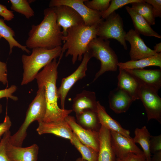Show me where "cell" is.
Wrapping results in <instances>:
<instances>
[{"mask_svg":"<svg viewBox=\"0 0 161 161\" xmlns=\"http://www.w3.org/2000/svg\"><path fill=\"white\" fill-rule=\"evenodd\" d=\"M77 122L86 129L99 131L101 125L96 112L90 109L84 110L76 117Z\"/></svg>","mask_w":161,"mask_h":161,"instance_id":"24","label":"cell"},{"mask_svg":"<svg viewBox=\"0 0 161 161\" xmlns=\"http://www.w3.org/2000/svg\"><path fill=\"white\" fill-rule=\"evenodd\" d=\"M11 125L12 123L9 117L6 115L3 122L0 123V138L9 130Z\"/></svg>","mask_w":161,"mask_h":161,"instance_id":"39","label":"cell"},{"mask_svg":"<svg viewBox=\"0 0 161 161\" xmlns=\"http://www.w3.org/2000/svg\"><path fill=\"white\" fill-rule=\"evenodd\" d=\"M70 141L80 153L82 158L86 161H97L98 152L82 143L74 133Z\"/></svg>","mask_w":161,"mask_h":161,"instance_id":"27","label":"cell"},{"mask_svg":"<svg viewBox=\"0 0 161 161\" xmlns=\"http://www.w3.org/2000/svg\"><path fill=\"white\" fill-rule=\"evenodd\" d=\"M0 35L4 38L9 44V55L11 54L12 49L15 47L20 48L28 54L31 53L26 46L21 45L14 38L15 36V32L10 27L5 23L4 20L1 18H0Z\"/></svg>","mask_w":161,"mask_h":161,"instance_id":"26","label":"cell"},{"mask_svg":"<svg viewBox=\"0 0 161 161\" xmlns=\"http://www.w3.org/2000/svg\"><path fill=\"white\" fill-rule=\"evenodd\" d=\"M119 67L124 69H143L145 67L156 66L161 68V53L137 60L128 61L125 62H118Z\"/></svg>","mask_w":161,"mask_h":161,"instance_id":"23","label":"cell"},{"mask_svg":"<svg viewBox=\"0 0 161 161\" xmlns=\"http://www.w3.org/2000/svg\"><path fill=\"white\" fill-rule=\"evenodd\" d=\"M17 89V86L15 85H12L8 88L0 90V99L4 97H7L14 101L18 100V98L17 96L12 95Z\"/></svg>","mask_w":161,"mask_h":161,"instance_id":"35","label":"cell"},{"mask_svg":"<svg viewBox=\"0 0 161 161\" xmlns=\"http://www.w3.org/2000/svg\"><path fill=\"white\" fill-rule=\"evenodd\" d=\"M44 15L40 23L32 25L29 32L25 46L29 48L51 49L62 45L63 34L61 27L57 23L53 8L45 9Z\"/></svg>","mask_w":161,"mask_h":161,"instance_id":"2","label":"cell"},{"mask_svg":"<svg viewBox=\"0 0 161 161\" xmlns=\"http://www.w3.org/2000/svg\"><path fill=\"white\" fill-rule=\"evenodd\" d=\"M86 0H52L49 7L64 5L69 6L75 10L81 17L84 25L92 26L99 24L104 19L102 18V12L90 9L84 4Z\"/></svg>","mask_w":161,"mask_h":161,"instance_id":"8","label":"cell"},{"mask_svg":"<svg viewBox=\"0 0 161 161\" xmlns=\"http://www.w3.org/2000/svg\"><path fill=\"white\" fill-rule=\"evenodd\" d=\"M110 43L109 40H103L97 37L88 45L87 52L92 57L99 60L101 63L100 69L95 74L93 82L106 72H114L117 70L119 62L118 58L110 47Z\"/></svg>","mask_w":161,"mask_h":161,"instance_id":"5","label":"cell"},{"mask_svg":"<svg viewBox=\"0 0 161 161\" xmlns=\"http://www.w3.org/2000/svg\"><path fill=\"white\" fill-rule=\"evenodd\" d=\"M72 132L83 144L98 152L99 131L86 129L77 123L74 117L68 115L65 119Z\"/></svg>","mask_w":161,"mask_h":161,"instance_id":"12","label":"cell"},{"mask_svg":"<svg viewBox=\"0 0 161 161\" xmlns=\"http://www.w3.org/2000/svg\"><path fill=\"white\" fill-rule=\"evenodd\" d=\"M99 24L86 26L84 24L71 27L68 29L66 34L63 36L64 44L62 47V55L67 50L65 56H72V62L74 64L77 60L81 61L83 55L87 51L90 42L97 37Z\"/></svg>","mask_w":161,"mask_h":161,"instance_id":"3","label":"cell"},{"mask_svg":"<svg viewBox=\"0 0 161 161\" xmlns=\"http://www.w3.org/2000/svg\"><path fill=\"white\" fill-rule=\"evenodd\" d=\"M112 149L116 158L121 157L130 153L142 154L143 152L135 144L132 138L126 137L122 134L110 131Z\"/></svg>","mask_w":161,"mask_h":161,"instance_id":"13","label":"cell"},{"mask_svg":"<svg viewBox=\"0 0 161 161\" xmlns=\"http://www.w3.org/2000/svg\"><path fill=\"white\" fill-rule=\"evenodd\" d=\"M92 58L89 53L86 52L84 54L82 61L77 69L71 75L62 79L61 85L57 91L58 98L61 100V109H65V100L70 89L77 81L86 76L88 63Z\"/></svg>","mask_w":161,"mask_h":161,"instance_id":"9","label":"cell"},{"mask_svg":"<svg viewBox=\"0 0 161 161\" xmlns=\"http://www.w3.org/2000/svg\"><path fill=\"white\" fill-rule=\"evenodd\" d=\"M62 47L51 49L42 48L32 49L30 55L23 54L21 60L23 72L21 84L24 85L32 81L35 78L39 71L53 59L59 57L62 58Z\"/></svg>","mask_w":161,"mask_h":161,"instance_id":"4","label":"cell"},{"mask_svg":"<svg viewBox=\"0 0 161 161\" xmlns=\"http://www.w3.org/2000/svg\"><path fill=\"white\" fill-rule=\"evenodd\" d=\"M145 2L151 4L152 7L155 18L161 17V0H144Z\"/></svg>","mask_w":161,"mask_h":161,"instance_id":"36","label":"cell"},{"mask_svg":"<svg viewBox=\"0 0 161 161\" xmlns=\"http://www.w3.org/2000/svg\"><path fill=\"white\" fill-rule=\"evenodd\" d=\"M125 8L131 17L136 31L145 36L161 38V35L153 30L145 19L131 7L126 6Z\"/></svg>","mask_w":161,"mask_h":161,"instance_id":"22","label":"cell"},{"mask_svg":"<svg viewBox=\"0 0 161 161\" xmlns=\"http://www.w3.org/2000/svg\"><path fill=\"white\" fill-rule=\"evenodd\" d=\"M97 105L95 92L84 90L77 94L73 98L72 110L75 112L77 117L86 109L97 112Z\"/></svg>","mask_w":161,"mask_h":161,"instance_id":"18","label":"cell"},{"mask_svg":"<svg viewBox=\"0 0 161 161\" xmlns=\"http://www.w3.org/2000/svg\"><path fill=\"white\" fill-rule=\"evenodd\" d=\"M99 137V148L97 161H115L116 157L111 146L110 131L101 126Z\"/></svg>","mask_w":161,"mask_h":161,"instance_id":"19","label":"cell"},{"mask_svg":"<svg viewBox=\"0 0 161 161\" xmlns=\"http://www.w3.org/2000/svg\"><path fill=\"white\" fill-rule=\"evenodd\" d=\"M11 9L29 19L34 16V12L27 0H10Z\"/></svg>","mask_w":161,"mask_h":161,"instance_id":"29","label":"cell"},{"mask_svg":"<svg viewBox=\"0 0 161 161\" xmlns=\"http://www.w3.org/2000/svg\"><path fill=\"white\" fill-rule=\"evenodd\" d=\"M134 133L135 137L133 138L134 142L139 143L142 147L146 161H151V157L149 144L151 135L150 133L145 126L141 129L136 128Z\"/></svg>","mask_w":161,"mask_h":161,"instance_id":"25","label":"cell"},{"mask_svg":"<svg viewBox=\"0 0 161 161\" xmlns=\"http://www.w3.org/2000/svg\"><path fill=\"white\" fill-rule=\"evenodd\" d=\"M99 24L97 36L105 40L114 39L118 41L126 50L125 40L126 32L123 28L122 19L114 11Z\"/></svg>","mask_w":161,"mask_h":161,"instance_id":"6","label":"cell"},{"mask_svg":"<svg viewBox=\"0 0 161 161\" xmlns=\"http://www.w3.org/2000/svg\"><path fill=\"white\" fill-rule=\"evenodd\" d=\"M126 70L141 83L158 91L161 87V69H134Z\"/></svg>","mask_w":161,"mask_h":161,"instance_id":"17","label":"cell"},{"mask_svg":"<svg viewBox=\"0 0 161 161\" xmlns=\"http://www.w3.org/2000/svg\"><path fill=\"white\" fill-rule=\"evenodd\" d=\"M9 130L6 132L3 135V138L0 142V161H11L6 152V146L7 143L11 136Z\"/></svg>","mask_w":161,"mask_h":161,"instance_id":"32","label":"cell"},{"mask_svg":"<svg viewBox=\"0 0 161 161\" xmlns=\"http://www.w3.org/2000/svg\"><path fill=\"white\" fill-rule=\"evenodd\" d=\"M52 8L57 23L63 29V36L66 35L67 30L69 28L84 24L81 17L71 7L62 5Z\"/></svg>","mask_w":161,"mask_h":161,"instance_id":"10","label":"cell"},{"mask_svg":"<svg viewBox=\"0 0 161 161\" xmlns=\"http://www.w3.org/2000/svg\"><path fill=\"white\" fill-rule=\"evenodd\" d=\"M7 65L6 63L0 61V82L4 85L8 83Z\"/></svg>","mask_w":161,"mask_h":161,"instance_id":"38","label":"cell"},{"mask_svg":"<svg viewBox=\"0 0 161 161\" xmlns=\"http://www.w3.org/2000/svg\"><path fill=\"white\" fill-rule=\"evenodd\" d=\"M115 161H146L144 154L129 153L123 157L116 158Z\"/></svg>","mask_w":161,"mask_h":161,"instance_id":"34","label":"cell"},{"mask_svg":"<svg viewBox=\"0 0 161 161\" xmlns=\"http://www.w3.org/2000/svg\"><path fill=\"white\" fill-rule=\"evenodd\" d=\"M0 16L4 18V20L7 21L12 20L14 17L13 11L9 10L5 6L0 3Z\"/></svg>","mask_w":161,"mask_h":161,"instance_id":"37","label":"cell"},{"mask_svg":"<svg viewBox=\"0 0 161 161\" xmlns=\"http://www.w3.org/2000/svg\"><path fill=\"white\" fill-rule=\"evenodd\" d=\"M110 108L116 113L126 112L136 99L123 90L117 87L109 96Z\"/></svg>","mask_w":161,"mask_h":161,"instance_id":"15","label":"cell"},{"mask_svg":"<svg viewBox=\"0 0 161 161\" xmlns=\"http://www.w3.org/2000/svg\"><path fill=\"white\" fill-rule=\"evenodd\" d=\"M2 38V37L0 35V40Z\"/></svg>","mask_w":161,"mask_h":161,"instance_id":"44","label":"cell"},{"mask_svg":"<svg viewBox=\"0 0 161 161\" xmlns=\"http://www.w3.org/2000/svg\"><path fill=\"white\" fill-rule=\"evenodd\" d=\"M117 87L126 92L136 100L139 99L138 92L140 83L126 70L119 67Z\"/></svg>","mask_w":161,"mask_h":161,"instance_id":"20","label":"cell"},{"mask_svg":"<svg viewBox=\"0 0 161 161\" xmlns=\"http://www.w3.org/2000/svg\"><path fill=\"white\" fill-rule=\"evenodd\" d=\"M56 59L45 66L38 73L35 79L38 85L45 87L47 108L42 122L48 123L64 120L72 111V109H63L58 105V98L56 82L58 78L57 69L60 62ZM42 122V121H41Z\"/></svg>","mask_w":161,"mask_h":161,"instance_id":"1","label":"cell"},{"mask_svg":"<svg viewBox=\"0 0 161 161\" xmlns=\"http://www.w3.org/2000/svg\"><path fill=\"white\" fill-rule=\"evenodd\" d=\"M140 83L138 96L145 108L147 121L154 119L161 124V98L158 95V91Z\"/></svg>","mask_w":161,"mask_h":161,"instance_id":"7","label":"cell"},{"mask_svg":"<svg viewBox=\"0 0 161 161\" xmlns=\"http://www.w3.org/2000/svg\"><path fill=\"white\" fill-rule=\"evenodd\" d=\"M131 7L138 13L143 17L150 25L155 24L154 17L152 6L145 2L132 3Z\"/></svg>","mask_w":161,"mask_h":161,"instance_id":"28","label":"cell"},{"mask_svg":"<svg viewBox=\"0 0 161 161\" xmlns=\"http://www.w3.org/2000/svg\"><path fill=\"white\" fill-rule=\"evenodd\" d=\"M38 149L35 144L27 147L13 145L9 139L6 146L7 154L11 161H37Z\"/></svg>","mask_w":161,"mask_h":161,"instance_id":"14","label":"cell"},{"mask_svg":"<svg viewBox=\"0 0 161 161\" xmlns=\"http://www.w3.org/2000/svg\"><path fill=\"white\" fill-rule=\"evenodd\" d=\"M110 2V0H86L84 4L91 10L103 12L108 8Z\"/></svg>","mask_w":161,"mask_h":161,"instance_id":"31","label":"cell"},{"mask_svg":"<svg viewBox=\"0 0 161 161\" xmlns=\"http://www.w3.org/2000/svg\"><path fill=\"white\" fill-rule=\"evenodd\" d=\"M75 161H86L85 160L83 159L82 157H79L77 158Z\"/></svg>","mask_w":161,"mask_h":161,"instance_id":"42","label":"cell"},{"mask_svg":"<svg viewBox=\"0 0 161 161\" xmlns=\"http://www.w3.org/2000/svg\"><path fill=\"white\" fill-rule=\"evenodd\" d=\"M151 161H161V151L154 154Z\"/></svg>","mask_w":161,"mask_h":161,"instance_id":"40","label":"cell"},{"mask_svg":"<svg viewBox=\"0 0 161 161\" xmlns=\"http://www.w3.org/2000/svg\"><path fill=\"white\" fill-rule=\"evenodd\" d=\"M143 0H112L109 6L105 11L102 12V18L104 20L116 10L123 6L135 2H141Z\"/></svg>","mask_w":161,"mask_h":161,"instance_id":"30","label":"cell"},{"mask_svg":"<svg viewBox=\"0 0 161 161\" xmlns=\"http://www.w3.org/2000/svg\"><path fill=\"white\" fill-rule=\"evenodd\" d=\"M125 40L131 45L129 55L131 60H137L159 54L147 47L140 34L135 30H129L126 33Z\"/></svg>","mask_w":161,"mask_h":161,"instance_id":"11","label":"cell"},{"mask_svg":"<svg viewBox=\"0 0 161 161\" xmlns=\"http://www.w3.org/2000/svg\"><path fill=\"white\" fill-rule=\"evenodd\" d=\"M97 112L101 126L110 131L119 133L126 137L131 138L129 131L123 128L118 122L112 118L99 101H97Z\"/></svg>","mask_w":161,"mask_h":161,"instance_id":"21","label":"cell"},{"mask_svg":"<svg viewBox=\"0 0 161 161\" xmlns=\"http://www.w3.org/2000/svg\"><path fill=\"white\" fill-rule=\"evenodd\" d=\"M150 150L153 154L161 151V135L151 136L149 144Z\"/></svg>","mask_w":161,"mask_h":161,"instance_id":"33","label":"cell"},{"mask_svg":"<svg viewBox=\"0 0 161 161\" xmlns=\"http://www.w3.org/2000/svg\"><path fill=\"white\" fill-rule=\"evenodd\" d=\"M153 50L157 53H161V42L156 44L154 47Z\"/></svg>","mask_w":161,"mask_h":161,"instance_id":"41","label":"cell"},{"mask_svg":"<svg viewBox=\"0 0 161 161\" xmlns=\"http://www.w3.org/2000/svg\"><path fill=\"white\" fill-rule=\"evenodd\" d=\"M2 111V106L1 104L0 103V114L1 113Z\"/></svg>","mask_w":161,"mask_h":161,"instance_id":"43","label":"cell"},{"mask_svg":"<svg viewBox=\"0 0 161 161\" xmlns=\"http://www.w3.org/2000/svg\"><path fill=\"white\" fill-rule=\"evenodd\" d=\"M38 123L36 131L40 135L51 134L70 140L72 137L73 132L65 119L58 121L48 123L41 121Z\"/></svg>","mask_w":161,"mask_h":161,"instance_id":"16","label":"cell"}]
</instances>
